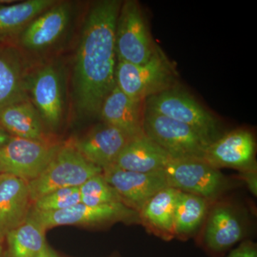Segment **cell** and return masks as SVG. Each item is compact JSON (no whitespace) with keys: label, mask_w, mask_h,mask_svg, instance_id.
Listing matches in <instances>:
<instances>
[{"label":"cell","mask_w":257,"mask_h":257,"mask_svg":"<svg viewBox=\"0 0 257 257\" xmlns=\"http://www.w3.org/2000/svg\"><path fill=\"white\" fill-rule=\"evenodd\" d=\"M28 92L45 127L51 131L58 130L67 105L64 66L57 61L33 65L29 74Z\"/></svg>","instance_id":"7a4b0ae2"},{"label":"cell","mask_w":257,"mask_h":257,"mask_svg":"<svg viewBox=\"0 0 257 257\" xmlns=\"http://www.w3.org/2000/svg\"><path fill=\"white\" fill-rule=\"evenodd\" d=\"M144 132L174 160H202L211 145L192 126L146 109Z\"/></svg>","instance_id":"8992f818"},{"label":"cell","mask_w":257,"mask_h":257,"mask_svg":"<svg viewBox=\"0 0 257 257\" xmlns=\"http://www.w3.org/2000/svg\"><path fill=\"white\" fill-rule=\"evenodd\" d=\"M101 173L102 170L86 160L72 141L62 143L45 170L28 182L30 199L33 204L57 189L79 188L88 179Z\"/></svg>","instance_id":"3957f363"},{"label":"cell","mask_w":257,"mask_h":257,"mask_svg":"<svg viewBox=\"0 0 257 257\" xmlns=\"http://www.w3.org/2000/svg\"><path fill=\"white\" fill-rule=\"evenodd\" d=\"M32 204L28 182L5 175L0 182V239L26 221Z\"/></svg>","instance_id":"e0dca14e"},{"label":"cell","mask_w":257,"mask_h":257,"mask_svg":"<svg viewBox=\"0 0 257 257\" xmlns=\"http://www.w3.org/2000/svg\"><path fill=\"white\" fill-rule=\"evenodd\" d=\"M0 125L15 138L47 141L46 127L30 99L8 106L0 113Z\"/></svg>","instance_id":"7402d4cb"},{"label":"cell","mask_w":257,"mask_h":257,"mask_svg":"<svg viewBox=\"0 0 257 257\" xmlns=\"http://www.w3.org/2000/svg\"><path fill=\"white\" fill-rule=\"evenodd\" d=\"M122 2L101 0L84 18L74 57L72 87L76 112L94 116L116 85L115 28Z\"/></svg>","instance_id":"6da1fadb"},{"label":"cell","mask_w":257,"mask_h":257,"mask_svg":"<svg viewBox=\"0 0 257 257\" xmlns=\"http://www.w3.org/2000/svg\"><path fill=\"white\" fill-rule=\"evenodd\" d=\"M239 177L244 182L249 192L257 196V168L250 169L239 172Z\"/></svg>","instance_id":"83f0119b"},{"label":"cell","mask_w":257,"mask_h":257,"mask_svg":"<svg viewBox=\"0 0 257 257\" xmlns=\"http://www.w3.org/2000/svg\"><path fill=\"white\" fill-rule=\"evenodd\" d=\"M102 175L119 194L123 204L137 212L150 198L168 187L163 171L141 173L111 166L102 170Z\"/></svg>","instance_id":"4fadbf2b"},{"label":"cell","mask_w":257,"mask_h":257,"mask_svg":"<svg viewBox=\"0 0 257 257\" xmlns=\"http://www.w3.org/2000/svg\"><path fill=\"white\" fill-rule=\"evenodd\" d=\"M1 240L2 239H0V243H1ZM0 249H1V247H0Z\"/></svg>","instance_id":"d6a6232c"},{"label":"cell","mask_w":257,"mask_h":257,"mask_svg":"<svg viewBox=\"0 0 257 257\" xmlns=\"http://www.w3.org/2000/svg\"><path fill=\"white\" fill-rule=\"evenodd\" d=\"M55 0H27L16 3L0 1V46H16L24 30Z\"/></svg>","instance_id":"d6986e66"},{"label":"cell","mask_w":257,"mask_h":257,"mask_svg":"<svg viewBox=\"0 0 257 257\" xmlns=\"http://www.w3.org/2000/svg\"><path fill=\"white\" fill-rule=\"evenodd\" d=\"M175 70L165 54L157 48L147 63L138 65L117 61L116 87L134 101L147 98L175 85Z\"/></svg>","instance_id":"277c9868"},{"label":"cell","mask_w":257,"mask_h":257,"mask_svg":"<svg viewBox=\"0 0 257 257\" xmlns=\"http://www.w3.org/2000/svg\"><path fill=\"white\" fill-rule=\"evenodd\" d=\"M130 140L118 128L103 122L72 142L86 160L103 170L114 165Z\"/></svg>","instance_id":"2e32d148"},{"label":"cell","mask_w":257,"mask_h":257,"mask_svg":"<svg viewBox=\"0 0 257 257\" xmlns=\"http://www.w3.org/2000/svg\"><path fill=\"white\" fill-rule=\"evenodd\" d=\"M225 257H257L256 244L252 241L246 240Z\"/></svg>","instance_id":"4316f807"},{"label":"cell","mask_w":257,"mask_h":257,"mask_svg":"<svg viewBox=\"0 0 257 257\" xmlns=\"http://www.w3.org/2000/svg\"><path fill=\"white\" fill-rule=\"evenodd\" d=\"M80 202L79 189H57L37 199L32 204V209L43 212L62 210Z\"/></svg>","instance_id":"484cf974"},{"label":"cell","mask_w":257,"mask_h":257,"mask_svg":"<svg viewBox=\"0 0 257 257\" xmlns=\"http://www.w3.org/2000/svg\"><path fill=\"white\" fill-rule=\"evenodd\" d=\"M46 230L32 219H28L7 235L9 257H37L47 246Z\"/></svg>","instance_id":"cb8c5ba5"},{"label":"cell","mask_w":257,"mask_h":257,"mask_svg":"<svg viewBox=\"0 0 257 257\" xmlns=\"http://www.w3.org/2000/svg\"><path fill=\"white\" fill-rule=\"evenodd\" d=\"M204 225V244L209 251L222 253L244 236L242 217L231 204L216 203L209 208Z\"/></svg>","instance_id":"9a60e30c"},{"label":"cell","mask_w":257,"mask_h":257,"mask_svg":"<svg viewBox=\"0 0 257 257\" xmlns=\"http://www.w3.org/2000/svg\"><path fill=\"white\" fill-rule=\"evenodd\" d=\"M157 48L138 2L121 3L115 28L116 60L142 65L151 59Z\"/></svg>","instance_id":"9c48e42d"},{"label":"cell","mask_w":257,"mask_h":257,"mask_svg":"<svg viewBox=\"0 0 257 257\" xmlns=\"http://www.w3.org/2000/svg\"><path fill=\"white\" fill-rule=\"evenodd\" d=\"M30 216L45 230L62 225H97L139 220L138 212L123 203L92 207L79 202L67 209L49 212L35 210L32 207Z\"/></svg>","instance_id":"8fae6325"},{"label":"cell","mask_w":257,"mask_h":257,"mask_svg":"<svg viewBox=\"0 0 257 257\" xmlns=\"http://www.w3.org/2000/svg\"><path fill=\"white\" fill-rule=\"evenodd\" d=\"M203 160L218 170L257 168L256 140L251 132L242 128L223 134L208 147Z\"/></svg>","instance_id":"7c38bea8"},{"label":"cell","mask_w":257,"mask_h":257,"mask_svg":"<svg viewBox=\"0 0 257 257\" xmlns=\"http://www.w3.org/2000/svg\"><path fill=\"white\" fill-rule=\"evenodd\" d=\"M145 106L149 110L192 126L211 144L223 135L219 120L190 94L175 85L147 98Z\"/></svg>","instance_id":"5b68a950"},{"label":"cell","mask_w":257,"mask_h":257,"mask_svg":"<svg viewBox=\"0 0 257 257\" xmlns=\"http://www.w3.org/2000/svg\"><path fill=\"white\" fill-rule=\"evenodd\" d=\"M168 187L195 194L214 203L229 189L220 170L202 160L171 159L163 170Z\"/></svg>","instance_id":"ba28073f"},{"label":"cell","mask_w":257,"mask_h":257,"mask_svg":"<svg viewBox=\"0 0 257 257\" xmlns=\"http://www.w3.org/2000/svg\"><path fill=\"white\" fill-rule=\"evenodd\" d=\"M62 145L50 140L36 141L12 137L0 148V174L31 182L45 170Z\"/></svg>","instance_id":"30bf717a"},{"label":"cell","mask_w":257,"mask_h":257,"mask_svg":"<svg viewBox=\"0 0 257 257\" xmlns=\"http://www.w3.org/2000/svg\"><path fill=\"white\" fill-rule=\"evenodd\" d=\"M80 202L88 206L123 203L119 194L100 175L94 176L79 187Z\"/></svg>","instance_id":"d4e9b609"},{"label":"cell","mask_w":257,"mask_h":257,"mask_svg":"<svg viewBox=\"0 0 257 257\" xmlns=\"http://www.w3.org/2000/svg\"><path fill=\"white\" fill-rule=\"evenodd\" d=\"M51 253H52V257H58L57 256H56V255L55 254V253H54L53 252H52V251H51Z\"/></svg>","instance_id":"1f68e13d"},{"label":"cell","mask_w":257,"mask_h":257,"mask_svg":"<svg viewBox=\"0 0 257 257\" xmlns=\"http://www.w3.org/2000/svg\"><path fill=\"white\" fill-rule=\"evenodd\" d=\"M171 159L145 134L131 139L112 166L131 172L150 173L163 171Z\"/></svg>","instance_id":"44dd1931"},{"label":"cell","mask_w":257,"mask_h":257,"mask_svg":"<svg viewBox=\"0 0 257 257\" xmlns=\"http://www.w3.org/2000/svg\"><path fill=\"white\" fill-rule=\"evenodd\" d=\"M5 176L4 174H0V182H1L2 179L4 178Z\"/></svg>","instance_id":"4dcf8cb0"},{"label":"cell","mask_w":257,"mask_h":257,"mask_svg":"<svg viewBox=\"0 0 257 257\" xmlns=\"http://www.w3.org/2000/svg\"><path fill=\"white\" fill-rule=\"evenodd\" d=\"M37 257H52V253H51V250L49 248L48 246H45L42 249L41 252L39 253L38 256Z\"/></svg>","instance_id":"f546056e"},{"label":"cell","mask_w":257,"mask_h":257,"mask_svg":"<svg viewBox=\"0 0 257 257\" xmlns=\"http://www.w3.org/2000/svg\"><path fill=\"white\" fill-rule=\"evenodd\" d=\"M178 189L167 187L150 198L138 212L148 231L164 240L175 237V211Z\"/></svg>","instance_id":"ffe728a7"},{"label":"cell","mask_w":257,"mask_h":257,"mask_svg":"<svg viewBox=\"0 0 257 257\" xmlns=\"http://www.w3.org/2000/svg\"><path fill=\"white\" fill-rule=\"evenodd\" d=\"M33 64L16 46H0V113L29 99L28 81Z\"/></svg>","instance_id":"5bb4252c"},{"label":"cell","mask_w":257,"mask_h":257,"mask_svg":"<svg viewBox=\"0 0 257 257\" xmlns=\"http://www.w3.org/2000/svg\"><path fill=\"white\" fill-rule=\"evenodd\" d=\"M209 204L204 198L179 192L175 211V237L187 239L194 236L205 222Z\"/></svg>","instance_id":"603a6c76"},{"label":"cell","mask_w":257,"mask_h":257,"mask_svg":"<svg viewBox=\"0 0 257 257\" xmlns=\"http://www.w3.org/2000/svg\"><path fill=\"white\" fill-rule=\"evenodd\" d=\"M74 4L57 1L35 18L19 37L16 47L29 56H42L53 50L70 31L74 18Z\"/></svg>","instance_id":"52a82bcc"},{"label":"cell","mask_w":257,"mask_h":257,"mask_svg":"<svg viewBox=\"0 0 257 257\" xmlns=\"http://www.w3.org/2000/svg\"><path fill=\"white\" fill-rule=\"evenodd\" d=\"M145 102L134 101L114 86L103 101L99 114L103 122L133 139L145 135Z\"/></svg>","instance_id":"ac0fdd59"},{"label":"cell","mask_w":257,"mask_h":257,"mask_svg":"<svg viewBox=\"0 0 257 257\" xmlns=\"http://www.w3.org/2000/svg\"><path fill=\"white\" fill-rule=\"evenodd\" d=\"M12 136L0 125V148L10 141Z\"/></svg>","instance_id":"f1b7e54d"}]
</instances>
